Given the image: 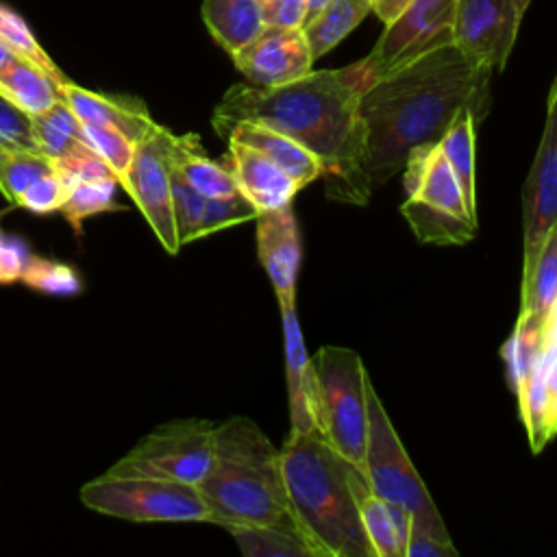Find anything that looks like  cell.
Returning a JSON list of instances; mask_svg holds the SVG:
<instances>
[{
  "mask_svg": "<svg viewBox=\"0 0 557 557\" xmlns=\"http://www.w3.org/2000/svg\"><path fill=\"white\" fill-rule=\"evenodd\" d=\"M361 94L350 65L311 70L276 87L233 85L218 102L211 122L222 137L237 122H259L285 133L322 163L329 198L366 205L374 189L366 178Z\"/></svg>",
  "mask_w": 557,
  "mask_h": 557,
  "instance_id": "6da1fadb",
  "label": "cell"
},
{
  "mask_svg": "<svg viewBox=\"0 0 557 557\" xmlns=\"http://www.w3.org/2000/svg\"><path fill=\"white\" fill-rule=\"evenodd\" d=\"M492 74L450 41L366 87L359 117L370 187L394 178L416 146L437 144L461 111L481 122L490 109Z\"/></svg>",
  "mask_w": 557,
  "mask_h": 557,
  "instance_id": "7a4b0ae2",
  "label": "cell"
},
{
  "mask_svg": "<svg viewBox=\"0 0 557 557\" xmlns=\"http://www.w3.org/2000/svg\"><path fill=\"white\" fill-rule=\"evenodd\" d=\"M355 468L315 433L289 431L281 446L292 513L315 557H374L352 492Z\"/></svg>",
  "mask_w": 557,
  "mask_h": 557,
  "instance_id": "3957f363",
  "label": "cell"
},
{
  "mask_svg": "<svg viewBox=\"0 0 557 557\" xmlns=\"http://www.w3.org/2000/svg\"><path fill=\"white\" fill-rule=\"evenodd\" d=\"M198 490L211 511V524L298 529L283 481L281 448L246 416L215 424L213 461Z\"/></svg>",
  "mask_w": 557,
  "mask_h": 557,
  "instance_id": "277c9868",
  "label": "cell"
},
{
  "mask_svg": "<svg viewBox=\"0 0 557 557\" xmlns=\"http://www.w3.org/2000/svg\"><path fill=\"white\" fill-rule=\"evenodd\" d=\"M366 459L363 474L370 490L403 507L411 516V531L433 533L437 537H450L424 481L413 468L385 407L379 400L374 383L366 381Z\"/></svg>",
  "mask_w": 557,
  "mask_h": 557,
  "instance_id": "5b68a950",
  "label": "cell"
},
{
  "mask_svg": "<svg viewBox=\"0 0 557 557\" xmlns=\"http://www.w3.org/2000/svg\"><path fill=\"white\" fill-rule=\"evenodd\" d=\"M318 379V426L346 461L363 472L366 459V381L361 357L342 346H324L313 357Z\"/></svg>",
  "mask_w": 557,
  "mask_h": 557,
  "instance_id": "8992f818",
  "label": "cell"
},
{
  "mask_svg": "<svg viewBox=\"0 0 557 557\" xmlns=\"http://www.w3.org/2000/svg\"><path fill=\"white\" fill-rule=\"evenodd\" d=\"M87 509L128 522H209L211 511L196 485L104 472L81 487Z\"/></svg>",
  "mask_w": 557,
  "mask_h": 557,
  "instance_id": "52a82bcc",
  "label": "cell"
},
{
  "mask_svg": "<svg viewBox=\"0 0 557 557\" xmlns=\"http://www.w3.org/2000/svg\"><path fill=\"white\" fill-rule=\"evenodd\" d=\"M215 424L211 420H170L139 440L109 472L181 481L198 487L211 468Z\"/></svg>",
  "mask_w": 557,
  "mask_h": 557,
  "instance_id": "ba28073f",
  "label": "cell"
},
{
  "mask_svg": "<svg viewBox=\"0 0 557 557\" xmlns=\"http://www.w3.org/2000/svg\"><path fill=\"white\" fill-rule=\"evenodd\" d=\"M455 2L457 0H413L396 20L385 24L370 54L350 65L361 91L429 50L450 44Z\"/></svg>",
  "mask_w": 557,
  "mask_h": 557,
  "instance_id": "9c48e42d",
  "label": "cell"
},
{
  "mask_svg": "<svg viewBox=\"0 0 557 557\" xmlns=\"http://www.w3.org/2000/svg\"><path fill=\"white\" fill-rule=\"evenodd\" d=\"M174 133L165 126L154 124V128L135 144L133 159L120 185L126 189L139 213L146 218L159 244L176 255L181 250L174 226L172 211V146Z\"/></svg>",
  "mask_w": 557,
  "mask_h": 557,
  "instance_id": "30bf717a",
  "label": "cell"
},
{
  "mask_svg": "<svg viewBox=\"0 0 557 557\" xmlns=\"http://www.w3.org/2000/svg\"><path fill=\"white\" fill-rule=\"evenodd\" d=\"M557 226V85L553 83L546 122L540 146L522 189V235H524V268L529 270L548 237Z\"/></svg>",
  "mask_w": 557,
  "mask_h": 557,
  "instance_id": "8fae6325",
  "label": "cell"
},
{
  "mask_svg": "<svg viewBox=\"0 0 557 557\" xmlns=\"http://www.w3.org/2000/svg\"><path fill=\"white\" fill-rule=\"evenodd\" d=\"M520 20L513 0H457L453 44L472 61L500 72L513 50Z\"/></svg>",
  "mask_w": 557,
  "mask_h": 557,
  "instance_id": "7c38bea8",
  "label": "cell"
},
{
  "mask_svg": "<svg viewBox=\"0 0 557 557\" xmlns=\"http://www.w3.org/2000/svg\"><path fill=\"white\" fill-rule=\"evenodd\" d=\"M250 85L276 87L311 72L313 57L300 26H265L252 41L231 54Z\"/></svg>",
  "mask_w": 557,
  "mask_h": 557,
  "instance_id": "4fadbf2b",
  "label": "cell"
},
{
  "mask_svg": "<svg viewBox=\"0 0 557 557\" xmlns=\"http://www.w3.org/2000/svg\"><path fill=\"white\" fill-rule=\"evenodd\" d=\"M255 224L257 255L274 287L276 300H296V281L302 259V246L292 205L259 211Z\"/></svg>",
  "mask_w": 557,
  "mask_h": 557,
  "instance_id": "5bb4252c",
  "label": "cell"
},
{
  "mask_svg": "<svg viewBox=\"0 0 557 557\" xmlns=\"http://www.w3.org/2000/svg\"><path fill=\"white\" fill-rule=\"evenodd\" d=\"M283 322L285 379L289 400V431H307L320 435L318 426V379L313 359L309 357L296 315V300L278 302Z\"/></svg>",
  "mask_w": 557,
  "mask_h": 557,
  "instance_id": "9a60e30c",
  "label": "cell"
},
{
  "mask_svg": "<svg viewBox=\"0 0 557 557\" xmlns=\"http://www.w3.org/2000/svg\"><path fill=\"white\" fill-rule=\"evenodd\" d=\"M228 170L237 189L259 211L292 205L294 196L302 189L283 168L252 146L228 139Z\"/></svg>",
  "mask_w": 557,
  "mask_h": 557,
  "instance_id": "2e32d148",
  "label": "cell"
},
{
  "mask_svg": "<svg viewBox=\"0 0 557 557\" xmlns=\"http://www.w3.org/2000/svg\"><path fill=\"white\" fill-rule=\"evenodd\" d=\"M61 100L81 122L117 128L135 144L144 139L157 124L141 100L131 96L98 94L76 83H70L67 78L61 83Z\"/></svg>",
  "mask_w": 557,
  "mask_h": 557,
  "instance_id": "e0dca14e",
  "label": "cell"
},
{
  "mask_svg": "<svg viewBox=\"0 0 557 557\" xmlns=\"http://www.w3.org/2000/svg\"><path fill=\"white\" fill-rule=\"evenodd\" d=\"M352 492L374 557H407L411 516L403 507L376 496L359 468L352 470Z\"/></svg>",
  "mask_w": 557,
  "mask_h": 557,
  "instance_id": "ac0fdd59",
  "label": "cell"
},
{
  "mask_svg": "<svg viewBox=\"0 0 557 557\" xmlns=\"http://www.w3.org/2000/svg\"><path fill=\"white\" fill-rule=\"evenodd\" d=\"M224 139H235L246 146L257 148L265 157H270L278 168H283L300 187H307L315 178L322 176V163L296 139L285 133L259 124V122H237L233 124Z\"/></svg>",
  "mask_w": 557,
  "mask_h": 557,
  "instance_id": "d6986e66",
  "label": "cell"
},
{
  "mask_svg": "<svg viewBox=\"0 0 557 557\" xmlns=\"http://www.w3.org/2000/svg\"><path fill=\"white\" fill-rule=\"evenodd\" d=\"M63 81V74H54L26 57H17L0 70V94L33 117L61 100Z\"/></svg>",
  "mask_w": 557,
  "mask_h": 557,
  "instance_id": "ffe728a7",
  "label": "cell"
},
{
  "mask_svg": "<svg viewBox=\"0 0 557 557\" xmlns=\"http://www.w3.org/2000/svg\"><path fill=\"white\" fill-rule=\"evenodd\" d=\"M202 20L228 54H235L268 26L259 0H205Z\"/></svg>",
  "mask_w": 557,
  "mask_h": 557,
  "instance_id": "44dd1931",
  "label": "cell"
},
{
  "mask_svg": "<svg viewBox=\"0 0 557 557\" xmlns=\"http://www.w3.org/2000/svg\"><path fill=\"white\" fill-rule=\"evenodd\" d=\"M172 168L205 198H222L242 194L231 170L209 159L196 135H176L172 146Z\"/></svg>",
  "mask_w": 557,
  "mask_h": 557,
  "instance_id": "7402d4cb",
  "label": "cell"
},
{
  "mask_svg": "<svg viewBox=\"0 0 557 557\" xmlns=\"http://www.w3.org/2000/svg\"><path fill=\"white\" fill-rule=\"evenodd\" d=\"M372 13L368 0H331L302 30L313 61L333 50Z\"/></svg>",
  "mask_w": 557,
  "mask_h": 557,
  "instance_id": "603a6c76",
  "label": "cell"
},
{
  "mask_svg": "<svg viewBox=\"0 0 557 557\" xmlns=\"http://www.w3.org/2000/svg\"><path fill=\"white\" fill-rule=\"evenodd\" d=\"M407 198H416L418 202L426 205L429 209L435 211H444L457 218H466L479 224V218L470 213L461 187L440 148V144L433 146L429 161H426V170L418 183V187L407 196Z\"/></svg>",
  "mask_w": 557,
  "mask_h": 557,
  "instance_id": "cb8c5ba5",
  "label": "cell"
},
{
  "mask_svg": "<svg viewBox=\"0 0 557 557\" xmlns=\"http://www.w3.org/2000/svg\"><path fill=\"white\" fill-rule=\"evenodd\" d=\"M30 124H33V137H35L37 150L46 154L52 163L85 148V141L81 135V120L72 113V109L63 100L54 102L44 113L33 115Z\"/></svg>",
  "mask_w": 557,
  "mask_h": 557,
  "instance_id": "d4e9b609",
  "label": "cell"
},
{
  "mask_svg": "<svg viewBox=\"0 0 557 557\" xmlns=\"http://www.w3.org/2000/svg\"><path fill=\"white\" fill-rule=\"evenodd\" d=\"M476 117L472 111H461L448 131L437 141L472 215H476V187H474V131Z\"/></svg>",
  "mask_w": 557,
  "mask_h": 557,
  "instance_id": "484cf974",
  "label": "cell"
},
{
  "mask_svg": "<svg viewBox=\"0 0 557 557\" xmlns=\"http://www.w3.org/2000/svg\"><path fill=\"white\" fill-rule=\"evenodd\" d=\"M400 213L409 222L413 235L422 244L461 246L474 237L476 226H479L472 220L429 209L426 205L418 202L416 198H407L400 207Z\"/></svg>",
  "mask_w": 557,
  "mask_h": 557,
  "instance_id": "4316f807",
  "label": "cell"
},
{
  "mask_svg": "<svg viewBox=\"0 0 557 557\" xmlns=\"http://www.w3.org/2000/svg\"><path fill=\"white\" fill-rule=\"evenodd\" d=\"M226 531L246 557H315L305 535L294 527L237 524Z\"/></svg>",
  "mask_w": 557,
  "mask_h": 557,
  "instance_id": "83f0119b",
  "label": "cell"
},
{
  "mask_svg": "<svg viewBox=\"0 0 557 557\" xmlns=\"http://www.w3.org/2000/svg\"><path fill=\"white\" fill-rule=\"evenodd\" d=\"M542 326H544V315L520 309L518 320L513 324V331L509 339L503 346V359L507 366V383L513 396L522 392V385L529 376V370L540 352L542 346Z\"/></svg>",
  "mask_w": 557,
  "mask_h": 557,
  "instance_id": "f1b7e54d",
  "label": "cell"
},
{
  "mask_svg": "<svg viewBox=\"0 0 557 557\" xmlns=\"http://www.w3.org/2000/svg\"><path fill=\"white\" fill-rule=\"evenodd\" d=\"M557 296V226L544 239L533 265L522 270L520 309L546 315Z\"/></svg>",
  "mask_w": 557,
  "mask_h": 557,
  "instance_id": "f546056e",
  "label": "cell"
},
{
  "mask_svg": "<svg viewBox=\"0 0 557 557\" xmlns=\"http://www.w3.org/2000/svg\"><path fill=\"white\" fill-rule=\"evenodd\" d=\"M54 170V163L39 150L24 148H0V191L17 205L22 194L41 176Z\"/></svg>",
  "mask_w": 557,
  "mask_h": 557,
  "instance_id": "4dcf8cb0",
  "label": "cell"
},
{
  "mask_svg": "<svg viewBox=\"0 0 557 557\" xmlns=\"http://www.w3.org/2000/svg\"><path fill=\"white\" fill-rule=\"evenodd\" d=\"M117 178H102V181H89V183H76L70 187L61 213L70 222V226L81 233L83 222L91 215L104 213V211H115L120 209L115 202V189H117Z\"/></svg>",
  "mask_w": 557,
  "mask_h": 557,
  "instance_id": "1f68e13d",
  "label": "cell"
},
{
  "mask_svg": "<svg viewBox=\"0 0 557 557\" xmlns=\"http://www.w3.org/2000/svg\"><path fill=\"white\" fill-rule=\"evenodd\" d=\"M20 281L50 296H76L83 289V281L72 265L41 257H30Z\"/></svg>",
  "mask_w": 557,
  "mask_h": 557,
  "instance_id": "d6a6232c",
  "label": "cell"
},
{
  "mask_svg": "<svg viewBox=\"0 0 557 557\" xmlns=\"http://www.w3.org/2000/svg\"><path fill=\"white\" fill-rule=\"evenodd\" d=\"M81 135L85 146L96 152L117 176L124 174V170L128 168L131 159H133V150H135V141H131L124 133H120L117 128L104 126V124H85L81 122Z\"/></svg>",
  "mask_w": 557,
  "mask_h": 557,
  "instance_id": "836d02e7",
  "label": "cell"
},
{
  "mask_svg": "<svg viewBox=\"0 0 557 557\" xmlns=\"http://www.w3.org/2000/svg\"><path fill=\"white\" fill-rule=\"evenodd\" d=\"M207 198L196 191L178 172L172 168V211H174V226L176 239L183 248L198 239V226L202 220Z\"/></svg>",
  "mask_w": 557,
  "mask_h": 557,
  "instance_id": "e575fe53",
  "label": "cell"
},
{
  "mask_svg": "<svg viewBox=\"0 0 557 557\" xmlns=\"http://www.w3.org/2000/svg\"><path fill=\"white\" fill-rule=\"evenodd\" d=\"M257 218V209L244 194H233V196H222V198H207L202 220L198 226V239L224 231L228 226L248 222Z\"/></svg>",
  "mask_w": 557,
  "mask_h": 557,
  "instance_id": "d590c367",
  "label": "cell"
},
{
  "mask_svg": "<svg viewBox=\"0 0 557 557\" xmlns=\"http://www.w3.org/2000/svg\"><path fill=\"white\" fill-rule=\"evenodd\" d=\"M0 39L4 44H9L17 54L39 63L41 67H46L54 74H61L59 67L54 65V61L46 54V50L39 46V41L30 33L28 24L13 9H9L2 2H0Z\"/></svg>",
  "mask_w": 557,
  "mask_h": 557,
  "instance_id": "8d00e7d4",
  "label": "cell"
},
{
  "mask_svg": "<svg viewBox=\"0 0 557 557\" xmlns=\"http://www.w3.org/2000/svg\"><path fill=\"white\" fill-rule=\"evenodd\" d=\"M70 191V185L67 181L63 178V174L57 170L48 172L46 176H41L39 181H35L24 194L22 198L17 200V207L30 211V213H52V211H59L65 196Z\"/></svg>",
  "mask_w": 557,
  "mask_h": 557,
  "instance_id": "74e56055",
  "label": "cell"
},
{
  "mask_svg": "<svg viewBox=\"0 0 557 557\" xmlns=\"http://www.w3.org/2000/svg\"><path fill=\"white\" fill-rule=\"evenodd\" d=\"M57 170L63 174V178L67 181V185H76V183H89V181H102V178H117L115 172L96 154L91 152L87 146L76 150L74 154L61 159L54 163Z\"/></svg>",
  "mask_w": 557,
  "mask_h": 557,
  "instance_id": "f35d334b",
  "label": "cell"
},
{
  "mask_svg": "<svg viewBox=\"0 0 557 557\" xmlns=\"http://www.w3.org/2000/svg\"><path fill=\"white\" fill-rule=\"evenodd\" d=\"M0 144L7 148L37 150L30 115H26L22 109L11 104L2 94H0Z\"/></svg>",
  "mask_w": 557,
  "mask_h": 557,
  "instance_id": "ab89813d",
  "label": "cell"
},
{
  "mask_svg": "<svg viewBox=\"0 0 557 557\" xmlns=\"http://www.w3.org/2000/svg\"><path fill=\"white\" fill-rule=\"evenodd\" d=\"M30 252L26 244L17 237H4L0 244V283L9 285L22 278L26 263L30 261Z\"/></svg>",
  "mask_w": 557,
  "mask_h": 557,
  "instance_id": "60d3db41",
  "label": "cell"
},
{
  "mask_svg": "<svg viewBox=\"0 0 557 557\" xmlns=\"http://www.w3.org/2000/svg\"><path fill=\"white\" fill-rule=\"evenodd\" d=\"M268 26H300L307 0H259Z\"/></svg>",
  "mask_w": 557,
  "mask_h": 557,
  "instance_id": "b9f144b4",
  "label": "cell"
},
{
  "mask_svg": "<svg viewBox=\"0 0 557 557\" xmlns=\"http://www.w3.org/2000/svg\"><path fill=\"white\" fill-rule=\"evenodd\" d=\"M407 557H457V548L450 537H437L433 533L411 531L407 542Z\"/></svg>",
  "mask_w": 557,
  "mask_h": 557,
  "instance_id": "7bdbcfd3",
  "label": "cell"
},
{
  "mask_svg": "<svg viewBox=\"0 0 557 557\" xmlns=\"http://www.w3.org/2000/svg\"><path fill=\"white\" fill-rule=\"evenodd\" d=\"M546 346H553V359L546 374V435L550 442L557 435V344Z\"/></svg>",
  "mask_w": 557,
  "mask_h": 557,
  "instance_id": "ee69618b",
  "label": "cell"
},
{
  "mask_svg": "<svg viewBox=\"0 0 557 557\" xmlns=\"http://www.w3.org/2000/svg\"><path fill=\"white\" fill-rule=\"evenodd\" d=\"M372 13L383 22L389 24L392 20H396L413 0H368Z\"/></svg>",
  "mask_w": 557,
  "mask_h": 557,
  "instance_id": "f6af8a7d",
  "label": "cell"
},
{
  "mask_svg": "<svg viewBox=\"0 0 557 557\" xmlns=\"http://www.w3.org/2000/svg\"><path fill=\"white\" fill-rule=\"evenodd\" d=\"M542 342L544 344H557V296L544 315V326H542Z\"/></svg>",
  "mask_w": 557,
  "mask_h": 557,
  "instance_id": "bcb514c9",
  "label": "cell"
},
{
  "mask_svg": "<svg viewBox=\"0 0 557 557\" xmlns=\"http://www.w3.org/2000/svg\"><path fill=\"white\" fill-rule=\"evenodd\" d=\"M331 0H307V7H305V20H302V26L313 20Z\"/></svg>",
  "mask_w": 557,
  "mask_h": 557,
  "instance_id": "7dc6e473",
  "label": "cell"
},
{
  "mask_svg": "<svg viewBox=\"0 0 557 557\" xmlns=\"http://www.w3.org/2000/svg\"><path fill=\"white\" fill-rule=\"evenodd\" d=\"M17 57H22V54H17L9 44H4L2 39H0V70L2 67H7L13 59H17Z\"/></svg>",
  "mask_w": 557,
  "mask_h": 557,
  "instance_id": "c3c4849f",
  "label": "cell"
},
{
  "mask_svg": "<svg viewBox=\"0 0 557 557\" xmlns=\"http://www.w3.org/2000/svg\"><path fill=\"white\" fill-rule=\"evenodd\" d=\"M516 2V9L520 11V15H524V11L529 9V4H531V0H513Z\"/></svg>",
  "mask_w": 557,
  "mask_h": 557,
  "instance_id": "681fc988",
  "label": "cell"
},
{
  "mask_svg": "<svg viewBox=\"0 0 557 557\" xmlns=\"http://www.w3.org/2000/svg\"><path fill=\"white\" fill-rule=\"evenodd\" d=\"M4 237H7V235H4V233H2V228H0V244L4 242Z\"/></svg>",
  "mask_w": 557,
  "mask_h": 557,
  "instance_id": "f907efd6",
  "label": "cell"
},
{
  "mask_svg": "<svg viewBox=\"0 0 557 557\" xmlns=\"http://www.w3.org/2000/svg\"><path fill=\"white\" fill-rule=\"evenodd\" d=\"M555 85H557V78H555Z\"/></svg>",
  "mask_w": 557,
  "mask_h": 557,
  "instance_id": "816d5d0a",
  "label": "cell"
},
{
  "mask_svg": "<svg viewBox=\"0 0 557 557\" xmlns=\"http://www.w3.org/2000/svg\"><path fill=\"white\" fill-rule=\"evenodd\" d=\"M0 148H2V144H0Z\"/></svg>",
  "mask_w": 557,
  "mask_h": 557,
  "instance_id": "f5cc1de1",
  "label": "cell"
}]
</instances>
